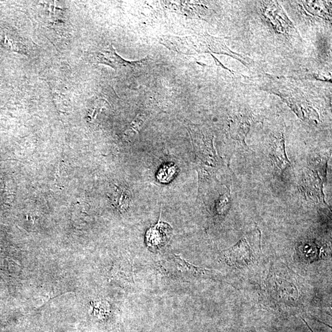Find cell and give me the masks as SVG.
<instances>
[{
    "label": "cell",
    "instance_id": "obj_1",
    "mask_svg": "<svg viewBox=\"0 0 332 332\" xmlns=\"http://www.w3.org/2000/svg\"><path fill=\"white\" fill-rule=\"evenodd\" d=\"M312 167L308 169L305 174V189L309 195L308 196L324 203L322 186L326 174L320 175L319 173L326 171L327 161L319 162L317 164H313Z\"/></svg>",
    "mask_w": 332,
    "mask_h": 332
},
{
    "label": "cell",
    "instance_id": "obj_2",
    "mask_svg": "<svg viewBox=\"0 0 332 332\" xmlns=\"http://www.w3.org/2000/svg\"><path fill=\"white\" fill-rule=\"evenodd\" d=\"M223 254L226 262L232 267L242 268L251 260V248L246 239L240 240L234 246L223 251Z\"/></svg>",
    "mask_w": 332,
    "mask_h": 332
},
{
    "label": "cell",
    "instance_id": "obj_3",
    "mask_svg": "<svg viewBox=\"0 0 332 332\" xmlns=\"http://www.w3.org/2000/svg\"><path fill=\"white\" fill-rule=\"evenodd\" d=\"M173 234V228L168 223L159 220L154 227L146 233V242L148 247L161 248L168 244Z\"/></svg>",
    "mask_w": 332,
    "mask_h": 332
},
{
    "label": "cell",
    "instance_id": "obj_4",
    "mask_svg": "<svg viewBox=\"0 0 332 332\" xmlns=\"http://www.w3.org/2000/svg\"><path fill=\"white\" fill-rule=\"evenodd\" d=\"M270 156L277 168L282 172L286 170L291 165V162L287 157L283 136L275 138L272 143Z\"/></svg>",
    "mask_w": 332,
    "mask_h": 332
},
{
    "label": "cell",
    "instance_id": "obj_5",
    "mask_svg": "<svg viewBox=\"0 0 332 332\" xmlns=\"http://www.w3.org/2000/svg\"><path fill=\"white\" fill-rule=\"evenodd\" d=\"M96 59L98 62L109 65L115 70L128 63L127 61L122 59L117 55L112 46H110L108 48L97 54Z\"/></svg>",
    "mask_w": 332,
    "mask_h": 332
},
{
    "label": "cell",
    "instance_id": "obj_6",
    "mask_svg": "<svg viewBox=\"0 0 332 332\" xmlns=\"http://www.w3.org/2000/svg\"><path fill=\"white\" fill-rule=\"evenodd\" d=\"M174 256H175L176 261L177 263L179 269L183 272L188 273L192 276L209 277L214 274L210 270L204 269V268L197 267L191 264L187 261L181 257L180 256L175 255Z\"/></svg>",
    "mask_w": 332,
    "mask_h": 332
},
{
    "label": "cell",
    "instance_id": "obj_7",
    "mask_svg": "<svg viewBox=\"0 0 332 332\" xmlns=\"http://www.w3.org/2000/svg\"><path fill=\"white\" fill-rule=\"evenodd\" d=\"M176 172L177 169L175 165H166L157 173V179L160 182L168 183L175 177Z\"/></svg>",
    "mask_w": 332,
    "mask_h": 332
}]
</instances>
